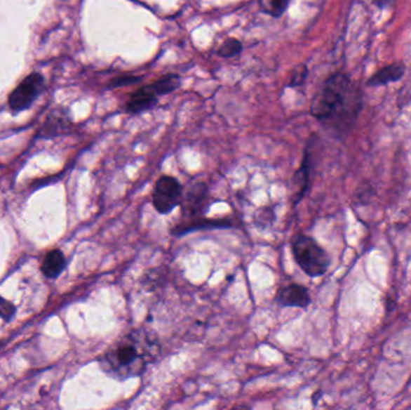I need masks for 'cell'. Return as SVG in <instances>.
Returning a JSON list of instances; mask_svg holds the SVG:
<instances>
[{
	"label": "cell",
	"instance_id": "cell-1",
	"mask_svg": "<svg viewBox=\"0 0 411 410\" xmlns=\"http://www.w3.org/2000/svg\"><path fill=\"white\" fill-rule=\"evenodd\" d=\"M161 352L159 337L151 329H135L101 356L99 364L109 377L124 381L142 376Z\"/></svg>",
	"mask_w": 411,
	"mask_h": 410
},
{
	"label": "cell",
	"instance_id": "cell-2",
	"mask_svg": "<svg viewBox=\"0 0 411 410\" xmlns=\"http://www.w3.org/2000/svg\"><path fill=\"white\" fill-rule=\"evenodd\" d=\"M362 106L361 94L345 74L328 79L311 102V113L316 119L338 130L353 126Z\"/></svg>",
	"mask_w": 411,
	"mask_h": 410
},
{
	"label": "cell",
	"instance_id": "cell-3",
	"mask_svg": "<svg viewBox=\"0 0 411 410\" xmlns=\"http://www.w3.org/2000/svg\"><path fill=\"white\" fill-rule=\"evenodd\" d=\"M291 251L303 272L309 277H321L328 272L331 258L314 239L297 234L291 241Z\"/></svg>",
	"mask_w": 411,
	"mask_h": 410
},
{
	"label": "cell",
	"instance_id": "cell-4",
	"mask_svg": "<svg viewBox=\"0 0 411 410\" xmlns=\"http://www.w3.org/2000/svg\"><path fill=\"white\" fill-rule=\"evenodd\" d=\"M183 197V187L181 182L173 176H161L156 180L151 195V202L156 212L168 214L181 206Z\"/></svg>",
	"mask_w": 411,
	"mask_h": 410
},
{
	"label": "cell",
	"instance_id": "cell-5",
	"mask_svg": "<svg viewBox=\"0 0 411 410\" xmlns=\"http://www.w3.org/2000/svg\"><path fill=\"white\" fill-rule=\"evenodd\" d=\"M43 86V77L39 72L27 76L8 95V107L13 112H21L29 109L36 98L41 94Z\"/></svg>",
	"mask_w": 411,
	"mask_h": 410
},
{
	"label": "cell",
	"instance_id": "cell-6",
	"mask_svg": "<svg viewBox=\"0 0 411 410\" xmlns=\"http://www.w3.org/2000/svg\"><path fill=\"white\" fill-rule=\"evenodd\" d=\"M207 200H208V188L205 183H196L191 185L185 195L183 194L182 197L183 218L188 220L183 224L201 219L202 214L205 213Z\"/></svg>",
	"mask_w": 411,
	"mask_h": 410
},
{
	"label": "cell",
	"instance_id": "cell-7",
	"mask_svg": "<svg viewBox=\"0 0 411 410\" xmlns=\"http://www.w3.org/2000/svg\"><path fill=\"white\" fill-rule=\"evenodd\" d=\"M276 302L281 307L306 308L311 305V293L303 285L290 284L279 289L276 296Z\"/></svg>",
	"mask_w": 411,
	"mask_h": 410
},
{
	"label": "cell",
	"instance_id": "cell-8",
	"mask_svg": "<svg viewBox=\"0 0 411 410\" xmlns=\"http://www.w3.org/2000/svg\"><path fill=\"white\" fill-rule=\"evenodd\" d=\"M156 97H159V94L156 92V86H146L131 94L130 99L126 104V109L133 113L142 112L144 110L151 109L156 105Z\"/></svg>",
	"mask_w": 411,
	"mask_h": 410
},
{
	"label": "cell",
	"instance_id": "cell-9",
	"mask_svg": "<svg viewBox=\"0 0 411 410\" xmlns=\"http://www.w3.org/2000/svg\"><path fill=\"white\" fill-rule=\"evenodd\" d=\"M311 154L309 150H306L304 153L302 164L298 168V171L295 173L294 176V205H297L298 202L302 200L303 197L306 195L309 188V176H311Z\"/></svg>",
	"mask_w": 411,
	"mask_h": 410
},
{
	"label": "cell",
	"instance_id": "cell-10",
	"mask_svg": "<svg viewBox=\"0 0 411 410\" xmlns=\"http://www.w3.org/2000/svg\"><path fill=\"white\" fill-rule=\"evenodd\" d=\"M404 72H405L404 64H391L389 67H382V70H379L377 74H374L368 80V86L379 87V86H385L391 82H396V81L402 79Z\"/></svg>",
	"mask_w": 411,
	"mask_h": 410
},
{
	"label": "cell",
	"instance_id": "cell-11",
	"mask_svg": "<svg viewBox=\"0 0 411 410\" xmlns=\"http://www.w3.org/2000/svg\"><path fill=\"white\" fill-rule=\"evenodd\" d=\"M67 266V260L64 258L63 253L59 249L50 251L42 264V273L47 278H57L63 272L64 268Z\"/></svg>",
	"mask_w": 411,
	"mask_h": 410
},
{
	"label": "cell",
	"instance_id": "cell-12",
	"mask_svg": "<svg viewBox=\"0 0 411 410\" xmlns=\"http://www.w3.org/2000/svg\"><path fill=\"white\" fill-rule=\"evenodd\" d=\"M153 84L156 86L158 94L164 95V94H168V93H173V91H176L180 87V84H181V79L178 75L170 74V75L164 76L163 79H160L159 81H156Z\"/></svg>",
	"mask_w": 411,
	"mask_h": 410
},
{
	"label": "cell",
	"instance_id": "cell-13",
	"mask_svg": "<svg viewBox=\"0 0 411 410\" xmlns=\"http://www.w3.org/2000/svg\"><path fill=\"white\" fill-rule=\"evenodd\" d=\"M290 0H260V6L264 13L273 17H279L285 13Z\"/></svg>",
	"mask_w": 411,
	"mask_h": 410
},
{
	"label": "cell",
	"instance_id": "cell-14",
	"mask_svg": "<svg viewBox=\"0 0 411 410\" xmlns=\"http://www.w3.org/2000/svg\"><path fill=\"white\" fill-rule=\"evenodd\" d=\"M242 52V44L237 39H229L219 47L218 55L224 58L235 57Z\"/></svg>",
	"mask_w": 411,
	"mask_h": 410
},
{
	"label": "cell",
	"instance_id": "cell-15",
	"mask_svg": "<svg viewBox=\"0 0 411 410\" xmlns=\"http://www.w3.org/2000/svg\"><path fill=\"white\" fill-rule=\"evenodd\" d=\"M65 126H67V119L62 118L60 116H55V117L48 118V121H46V126H45V130H46V135L50 134H58V131L60 129H64Z\"/></svg>",
	"mask_w": 411,
	"mask_h": 410
},
{
	"label": "cell",
	"instance_id": "cell-16",
	"mask_svg": "<svg viewBox=\"0 0 411 410\" xmlns=\"http://www.w3.org/2000/svg\"><path fill=\"white\" fill-rule=\"evenodd\" d=\"M306 74H308V70H306V65H298L292 72V76H291V80H290L289 84L290 87L301 86L306 81Z\"/></svg>",
	"mask_w": 411,
	"mask_h": 410
},
{
	"label": "cell",
	"instance_id": "cell-17",
	"mask_svg": "<svg viewBox=\"0 0 411 410\" xmlns=\"http://www.w3.org/2000/svg\"><path fill=\"white\" fill-rule=\"evenodd\" d=\"M15 312H16V307L13 306L11 302L6 301L5 298L0 296V318L4 319L5 322H8L13 318Z\"/></svg>",
	"mask_w": 411,
	"mask_h": 410
},
{
	"label": "cell",
	"instance_id": "cell-18",
	"mask_svg": "<svg viewBox=\"0 0 411 410\" xmlns=\"http://www.w3.org/2000/svg\"><path fill=\"white\" fill-rule=\"evenodd\" d=\"M141 80L140 77H130V76H126V77H117L114 79L111 84H109V88H117V87H122L126 84H135L137 81Z\"/></svg>",
	"mask_w": 411,
	"mask_h": 410
},
{
	"label": "cell",
	"instance_id": "cell-19",
	"mask_svg": "<svg viewBox=\"0 0 411 410\" xmlns=\"http://www.w3.org/2000/svg\"><path fill=\"white\" fill-rule=\"evenodd\" d=\"M393 0H374V4L377 5L379 8H385L392 3Z\"/></svg>",
	"mask_w": 411,
	"mask_h": 410
}]
</instances>
